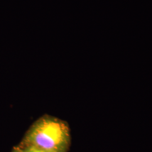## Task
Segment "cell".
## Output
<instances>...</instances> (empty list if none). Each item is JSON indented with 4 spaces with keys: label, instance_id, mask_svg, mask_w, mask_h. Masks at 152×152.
Segmentation results:
<instances>
[{
    "label": "cell",
    "instance_id": "cell-1",
    "mask_svg": "<svg viewBox=\"0 0 152 152\" xmlns=\"http://www.w3.org/2000/svg\"><path fill=\"white\" fill-rule=\"evenodd\" d=\"M71 142L68 124L51 116L36 121L26 134L22 143L32 145L51 152H66Z\"/></svg>",
    "mask_w": 152,
    "mask_h": 152
},
{
    "label": "cell",
    "instance_id": "cell-2",
    "mask_svg": "<svg viewBox=\"0 0 152 152\" xmlns=\"http://www.w3.org/2000/svg\"><path fill=\"white\" fill-rule=\"evenodd\" d=\"M19 147L22 148L24 152H51L32 145L21 144Z\"/></svg>",
    "mask_w": 152,
    "mask_h": 152
},
{
    "label": "cell",
    "instance_id": "cell-3",
    "mask_svg": "<svg viewBox=\"0 0 152 152\" xmlns=\"http://www.w3.org/2000/svg\"><path fill=\"white\" fill-rule=\"evenodd\" d=\"M12 152H24V151L22 150V148L19 146L16 147L15 149H14Z\"/></svg>",
    "mask_w": 152,
    "mask_h": 152
}]
</instances>
